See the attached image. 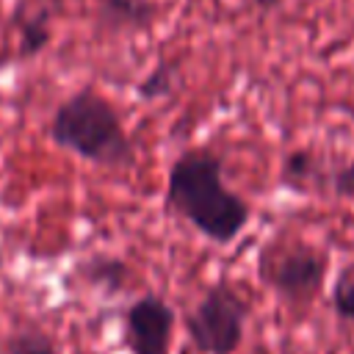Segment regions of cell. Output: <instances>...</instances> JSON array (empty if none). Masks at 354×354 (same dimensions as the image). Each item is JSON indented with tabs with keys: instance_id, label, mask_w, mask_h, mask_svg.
I'll return each instance as SVG.
<instances>
[{
	"instance_id": "4",
	"label": "cell",
	"mask_w": 354,
	"mask_h": 354,
	"mask_svg": "<svg viewBox=\"0 0 354 354\" xmlns=\"http://www.w3.org/2000/svg\"><path fill=\"white\" fill-rule=\"evenodd\" d=\"M252 301L227 277L205 288L199 301L185 313L183 326L199 354H235L243 346Z\"/></svg>"
},
{
	"instance_id": "10",
	"label": "cell",
	"mask_w": 354,
	"mask_h": 354,
	"mask_svg": "<svg viewBox=\"0 0 354 354\" xmlns=\"http://www.w3.org/2000/svg\"><path fill=\"white\" fill-rule=\"evenodd\" d=\"M80 274H83L86 282H91V285H97L108 293L122 290L127 285V277H130L127 266L116 257H91L80 266Z\"/></svg>"
},
{
	"instance_id": "11",
	"label": "cell",
	"mask_w": 354,
	"mask_h": 354,
	"mask_svg": "<svg viewBox=\"0 0 354 354\" xmlns=\"http://www.w3.org/2000/svg\"><path fill=\"white\" fill-rule=\"evenodd\" d=\"M177 86V66L174 61H158L136 86V94L144 100V102H155V100H166L171 97Z\"/></svg>"
},
{
	"instance_id": "1",
	"label": "cell",
	"mask_w": 354,
	"mask_h": 354,
	"mask_svg": "<svg viewBox=\"0 0 354 354\" xmlns=\"http://www.w3.org/2000/svg\"><path fill=\"white\" fill-rule=\"evenodd\" d=\"M166 207L216 246H230L252 221L249 202L224 180V160L213 149L180 152L166 174Z\"/></svg>"
},
{
	"instance_id": "7",
	"label": "cell",
	"mask_w": 354,
	"mask_h": 354,
	"mask_svg": "<svg viewBox=\"0 0 354 354\" xmlns=\"http://www.w3.org/2000/svg\"><path fill=\"white\" fill-rule=\"evenodd\" d=\"M11 25H14L17 39H19V44H17L19 58L39 55L50 44V39H53V11L50 8L17 3L14 17H11Z\"/></svg>"
},
{
	"instance_id": "12",
	"label": "cell",
	"mask_w": 354,
	"mask_h": 354,
	"mask_svg": "<svg viewBox=\"0 0 354 354\" xmlns=\"http://www.w3.org/2000/svg\"><path fill=\"white\" fill-rule=\"evenodd\" d=\"M329 307L340 321L354 324V263L337 271L332 282V293H329Z\"/></svg>"
},
{
	"instance_id": "15",
	"label": "cell",
	"mask_w": 354,
	"mask_h": 354,
	"mask_svg": "<svg viewBox=\"0 0 354 354\" xmlns=\"http://www.w3.org/2000/svg\"><path fill=\"white\" fill-rule=\"evenodd\" d=\"M254 8H260V11H274V8H279L282 6V0H249Z\"/></svg>"
},
{
	"instance_id": "3",
	"label": "cell",
	"mask_w": 354,
	"mask_h": 354,
	"mask_svg": "<svg viewBox=\"0 0 354 354\" xmlns=\"http://www.w3.org/2000/svg\"><path fill=\"white\" fill-rule=\"evenodd\" d=\"M329 257L301 238H277L257 254L260 282L290 310H307L324 290Z\"/></svg>"
},
{
	"instance_id": "2",
	"label": "cell",
	"mask_w": 354,
	"mask_h": 354,
	"mask_svg": "<svg viewBox=\"0 0 354 354\" xmlns=\"http://www.w3.org/2000/svg\"><path fill=\"white\" fill-rule=\"evenodd\" d=\"M47 136L58 149L100 166V169H133L136 144L122 124L116 105L97 88L72 91L47 124Z\"/></svg>"
},
{
	"instance_id": "13",
	"label": "cell",
	"mask_w": 354,
	"mask_h": 354,
	"mask_svg": "<svg viewBox=\"0 0 354 354\" xmlns=\"http://www.w3.org/2000/svg\"><path fill=\"white\" fill-rule=\"evenodd\" d=\"M335 199H354V158L343 160L340 166H326V185Z\"/></svg>"
},
{
	"instance_id": "14",
	"label": "cell",
	"mask_w": 354,
	"mask_h": 354,
	"mask_svg": "<svg viewBox=\"0 0 354 354\" xmlns=\"http://www.w3.org/2000/svg\"><path fill=\"white\" fill-rule=\"evenodd\" d=\"M17 3H22V6H41V8H50V11H55V8L66 6L69 0H17Z\"/></svg>"
},
{
	"instance_id": "9",
	"label": "cell",
	"mask_w": 354,
	"mask_h": 354,
	"mask_svg": "<svg viewBox=\"0 0 354 354\" xmlns=\"http://www.w3.org/2000/svg\"><path fill=\"white\" fill-rule=\"evenodd\" d=\"M0 354H58V346L39 324H22L0 340Z\"/></svg>"
},
{
	"instance_id": "6",
	"label": "cell",
	"mask_w": 354,
	"mask_h": 354,
	"mask_svg": "<svg viewBox=\"0 0 354 354\" xmlns=\"http://www.w3.org/2000/svg\"><path fill=\"white\" fill-rule=\"evenodd\" d=\"M160 6L155 0H97L94 25L108 36H136L155 25Z\"/></svg>"
},
{
	"instance_id": "5",
	"label": "cell",
	"mask_w": 354,
	"mask_h": 354,
	"mask_svg": "<svg viewBox=\"0 0 354 354\" xmlns=\"http://www.w3.org/2000/svg\"><path fill=\"white\" fill-rule=\"evenodd\" d=\"M174 326V307L158 293H144L122 315V343L127 354H171Z\"/></svg>"
},
{
	"instance_id": "8",
	"label": "cell",
	"mask_w": 354,
	"mask_h": 354,
	"mask_svg": "<svg viewBox=\"0 0 354 354\" xmlns=\"http://www.w3.org/2000/svg\"><path fill=\"white\" fill-rule=\"evenodd\" d=\"M279 185L293 194L318 191L326 185V163L307 147L290 149L279 166Z\"/></svg>"
}]
</instances>
